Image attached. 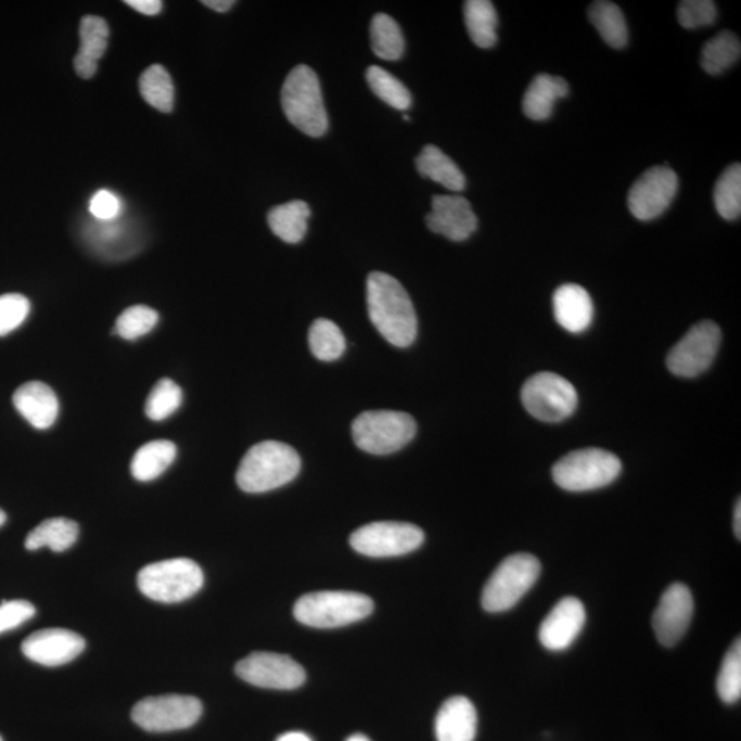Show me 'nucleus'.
I'll list each match as a JSON object with an SVG mask.
<instances>
[{
  "label": "nucleus",
  "instance_id": "1",
  "mask_svg": "<svg viewBox=\"0 0 741 741\" xmlns=\"http://www.w3.org/2000/svg\"><path fill=\"white\" fill-rule=\"evenodd\" d=\"M368 315L388 344L407 347L417 340L418 319L406 289L391 274L372 272L367 281Z\"/></svg>",
  "mask_w": 741,
  "mask_h": 741
},
{
  "label": "nucleus",
  "instance_id": "2",
  "mask_svg": "<svg viewBox=\"0 0 741 741\" xmlns=\"http://www.w3.org/2000/svg\"><path fill=\"white\" fill-rule=\"evenodd\" d=\"M301 470L297 450L288 444L264 442L243 456L237 484L246 494H266L292 482Z\"/></svg>",
  "mask_w": 741,
  "mask_h": 741
},
{
  "label": "nucleus",
  "instance_id": "3",
  "mask_svg": "<svg viewBox=\"0 0 741 741\" xmlns=\"http://www.w3.org/2000/svg\"><path fill=\"white\" fill-rule=\"evenodd\" d=\"M282 107L288 120L308 137H323L329 129L318 75L307 65L295 66L282 88Z\"/></svg>",
  "mask_w": 741,
  "mask_h": 741
},
{
  "label": "nucleus",
  "instance_id": "4",
  "mask_svg": "<svg viewBox=\"0 0 741 741\" xmlns=\"http://www.w3.org/2000/svg\"><path fill=\"white\" fill-rule=\"evenodd\" d=\"M374 611L368 596L345 590H321L303 596L294 605L295 619L310 628H341L367 618Z\"/></svg>",
  "mask_w": 741,
  "mask_h": 741
},
{
  "label": "nucleus",
  "instance_id": "5",
  "mask_svg": "<svg viewBox=\"0 0 741 741\" xmlns=\"http://www.w3.org/2000/svg\"><path fill=\"white\" fill-rule=\"evenodd\" d=\"M138 587L146 598L159 603H180L204 587V573L188 558L149 564L138 574Z\"/></svg>",
  "mask_w": 741,
  "mask_h": 741
},
{
  "label": "nucleus",
  "instance_id": "6",
  "mask_svg": "<svg viewBox=\"0 0 741 741\" xmlns=\"http://www.w3.org/2000/svg\"><path fill=\"white\" fill-rule=\"evenodd\" d=\"M622 463L615 455L599 448L574 450L553 465L552 476L558 486L568 491H589L604 488L618 478Z\"/></svg>",
  "mask_w": 741,
  "mask_h": 741
},
{
  "label": "nucleus",
  "instance_id": "7",
  "mask_svg": "<svg viewBox=\"0 0 741 741\" xmlns=\"http://www.w3.org/2000/svg\"><path fill=\"white\" fill-rule=\"evenodd\" d=\"M541 564L536 557L516 553L508 557L491 574L482 593V608L488 613H502L514 608L540 577Z\"/></svg>",
  "mask_w": 741,
  "mask_h": 741
},
{
  "label": "nucleus",
  "instance_id": "8",
  "mask_svg": "<svg viewBox=\"0 0 741 741\" xmlns=\"http://www.w3.org/2000/svg\"><path fill=\"white\" fill-rule=\"evenodd\" d=\"M417 434V422L406 412L367 411L355 419L352 435L357 448L371 455H391Z\"/></svg>",
  "mask_w": 741,
  "mask_h": 741
},
{
  "label": "nucleus",
  "instance_id": "9",
  "mask_svg": "<svg viewBox=\"0 0 741 741\" xmlns=\"http://www.w3.org/2000/svg\"><path fill=\"white\" fill-rule=\"evenodd\" d=\"M521 397L526 411L546 423L564 421L578 406L577 391L572 382L553 372H540L528 378Z\"/></svg>",
  "mask_w": 741,
  "mask_h": 741
},
{
  "label": "nucleus",
  "instance_id": "10",
  "mask_svg": "<svg viewBox=\"0 0 741 741\" xmlns=\"http://www.w3.org/2000/svg\"><path fill=\"white\" fill-rule=\"evenodd\" d=\"M202 715V703L194 697L164 694L135 704L131 717L148 732H174L193 727Z\"/></svg>",
  "mask_w": 741,
  "mask_h": 741
},
{
  "label": "nucleus",
  "instance_id": "11",
  "mask_svg": "<svg viewBox=\"0 0 741 741\" xmlns=\"http://www.w3.org/2000/svg\"><path fill=\"white\" fill-rule=\"evenodd\" d=\"M424 533L412 523L374 522L350 536L356 552L370 558L401 557L422 546Z\"/></svg>",
  "mask_w": 741,
  "mask_h": 741
},
{
  "label": "nucleus",
  "instance_id": "12",
  "mask_svg": "<svg viewBox=\"0 0 741 741\" xmlns=\"http://www.w3.org/2000/svg\"><path fill=\"white\" fill-rule=\"evenodd\" d=\"M721 338V330L713 321L694 324L668 354V371L681 378L703 374L713 365Z\"/></svg>",
  "mask_w": 741,
  "mask_h": 741
},
{
  "label": "nucleus",
  "instance_id": "13",
  "mask_svg": "<svg viewBox=\"0 0 741 741\" xmlns=\"http://www.w3.org/2000/svg\"><path fill=\"white\" fill-rule=\"evenodd\" d=\"M235 673L254 687L289 691L305 682L304 667L288 655L253 652L238 662Z\"/></svg>",
  "mask_w": 741,
  "mask_h": 741
},
{
  "label": "nucleus",
  "instance_id": "14",
  "mask_svg": "<svg viewBox=\"0 0 741 741\" xmlns=\"http://www.w3.org/2000/svg\"><path fill=\"white\" fill-rule=\"evenodd\" d=\"M678 190V176L667 167H654L631 186L628 206L631 215L641 221L660 217L670 206Z\"/></svg>",
  "mask_w": 741,
  "mask_h": 741
},
{
  "label": "nucleus",
  "instance_id": "15",
  "mask_svg": "<svg viewBox=\"0 0 741 741\" xmlns=\"http://www.w3.org/2000/svg\"><path fill=\"white\" fill-rule=\"evenodd\" d=\"M693 615V598L687 585L676 583L662 595L652 616L656 639L665 647H675L687 634Z\"/></svg>",
  "mask_w": 741,
  "mask_h": 741
},
{
  "label": "nucleus",
  "instance_id": "16",
  "mask_svg": "<svg viewBox=\"0 0 741 741\" xmlns=\"http://www.w3.org/2000/svg\"><path fill=\"white\" fill-rule=\"evenodd\" d=\"M85 648V639L75 631L44 629L27 637L21 651L29 661L41 666L56 667L76 660Z\"/></svg>",
  "mask_w": 741,
  "mask_h": 741
},
{
  "label": "nucleus",
  "instance_id": "17",
  "mask_svg": "<svg viewBox=\"0 0 741 741\" xmlns=\"http://www.w3.org/2000/svg\"><path fill=\"white\" fill-rule=\"evenodd\" d=\"M426 225L435 234L444 235L449 241L463 242L474 234L478 219L463 196L435 195Z\"/></svg>",
  "mask_w": 741,
  "mask_h": 741
},
{
  "label": "nucleus",
  "instance_id": "18",
  "mask_svg": "<svg viewBox=\"0 0 741 741\" xmlns=\"http://www.w3.org/2000/svg\"><path fill=\"white\" fill-rule=\"evenodd\" d=\"M587 621V613L582 600L564 598L551 610L544 619L538 639L549 651H563L572 647L582 634Z\"/></svg>",
  "mask_w": 741,
  "mask_h": 741
},
{
  "label": "nucleus",
  "instance_id": "19",
  "mask_svg": "<svg viewBox=\"0 0 741 741\" xmlns=\"http://www.w3.org/2000/svg\"><path fill=\"white\" fill-rule=\"evenodd\" d=\"M13 404L21 417L27 419L35 429H49L59 418V398L53 388L43 382H28L18 387L14 393Z\"/></svg>",
  "mask_w": 741,
  "mask_h": 741
},
{
  "label": "nucleus",
  "instance_id": "20",
  "mask_svg": "<svg viewBox=\"0 0 741 741\" xmlns=\"http://www.w3.org/2000/svg\"><path fill=\"white\" fill-rule=\"evenodd\" d=\"M553 314L568 333L582 334L593 321V301L578 284H563L553 294Z\"/></svg>",
  "mask_w": 741,
  "mask_h": 741
},
{
  "label": "nucleus",
  "instance_id": "21",
  "mask_svg": "<svg viewBox=\"0 0 741 741\" xmlns=\"http://www.w3.org/2000/svg\"><path fill=\"white\" fill-rule=\"evenodd\" d=\"M478 717L473 702L464 697L448 699L435 718L438 741H474Z\"/></svg>",
  "mask_w": 741,
  "mask_h": 741
},
{
  "label": "nucleus",
  "instance_id": "22",
  "mask_svg": "<svg viewBox=\"0 0 741 741\" xmlns=\"http://www.w3.org/2000/svg\"><path fill=\"white\" fill-rule=\"evenodd\" d=\"M567 81L562 77L538 75L523 98V112L535 122L551 117L554 103L568 95Z\"/></svg>",
  "mask_w": 741,
  "mask_h": 741
},
{
  "label": "nucleus",
  "instance_id": "23",
  "mask_svg": "<svg viewBox=\"0 0 741 741\" xmlns=\"http://www.w3.org/2000/svg\"><path fill=\"white\" fill-rule=\"evenodd\" d=\"M309 217L307 202L292 201L274 206L268 214V225L274 235L290 245H295L307 235Z\"/></svg>",
  "mask_w": 741,
  "mask_h": 741
},
{
  "label": "nucleus",
  "instance_id": "24",
  "mask_svg": "<svg viewBox=\"0 0 741 741\" xmlns=\"http://www.w3.org/2000/svg\"><path fill=\"white\" fill-rule=\"evenodd\" d=\"M417 168L423 178L432 179L455 193L465 188V178L458 165L442 149L433 144L423 148L421 154L418 155Z\"/></svg>",
  "mask_w": 741,
  "mask_h": 741
},
{
  "label": "nucleus",
  "instance_id": "25",
  "mask_svg": "<svg viewBox=\"0 0 741 741\" xmlns=\"http://www.w3.org/2000/svg\"><path fill=\"white\" fill-rule=\"evenodd\" d=\"M79 537V525L75 521L66 518H51L41 522L29 533L25 547L29 551H36L48 547L54 552H64L77 541Z\"/></svg>",
  "mask_w": 741,
  "mask_h": 741
},
{
  "label": "nucleus",
  "instance_id": "26",
  "mask_svg": "<svg viewBox=\"0 0 741 741\" xmlns=\"http://www.w3.org/2000/svg\"><path fill=\"white\" fill-rule=\"evenodd\" d=\"M176 445L165 439L143 445L135 453L131 463V473L135 480L149 482L158 478L176 459Z\"/></svg>",
  "mask_w": 741,
  "mask_h": 741
},
{
  "label": "nucleus",
  "instance_id": "27",
  "mask_svg": "<svg viewBox=\"0 0 741 741\" xmlns=\"http://www.w3.org/2000/svg\"><path fill=\"white\" fill-rule=\"evenodd\" d=\"M465 27L471 40L480 49H491L497 43V13L489 0H469L464 3Z\"/></svg>",
  "mask_w": 741,
  "mask_h": 741
},
{
  "label": "nucleus",
  "instance_id": "28",
  "mask_svg": "<svg viewBox=\"0 0 741 741\" xmlns=\"http://www.w3.org/2000/svg\"><path fill=\"white\" fill-rule=\"evenodd\" d=\"M588 17L610 48L624 49L628 44V25L624 13L615 3L600 0L590 4Z\"/></svg>",
  "mask_w": 741,
  "mask_h": 741
},
{
  "label": "nucleus",
  "instance_id": "29",
  "mask_svg": "<svg viewBox=\"0 0 741 741\" xmlns=\"http://www.w3.org/2000/svg\"><path fill=\"white\" fill-rule=\"evenodd\" d=\"M740 55L741 44L738 36L724 30L704 44L702 67L708 75H721L739 61Z\"/></svg>",
  "mask_w": 741,
  "mask_h": 741
},
{
  "label": "nucleus",
  "instance_id": "30",
  "mask_svg": "<svg viewBox=\"0 0 741 741\" xmlns=\"http://www.w3.org/2000/svg\"><path fill=\"white\" fill-rule=\"evenodd\" d=\"M372 51L378 59L385 61L400 60L406 49V41L400 25L387 14H376L372 18L371 28Z\"/></svg>",
  "mask_w": 741,
  "mask_h": 741
},
{
  "label": "nucleus",
  "instance_id": "31",
  "mask_svg": "<svg viewBox=\"0 0 741 741\" xmlns=\"http://www.w3.org/2000/svg\"><path fill=\"white\" fill-rule=\"evenodd\" d=\"M139 88L143 100L150 106L163 113L174 111L175 88L168 71L164 66L153 65L143 72Z\"/></svg>",
  "mask_w": 741,
  "mask_h": 741
},
{
  "label": "nucleus",
  "instance_id": "32",
  "mask_svg": "<svg viewBox=\"0 0 741 741\" xmlns=\"http://www.w3.org/2000/svg\"><path fill=\"white\" fill-rule=\"evenodd\" d=\"M309 347L316 359L338 360L346 349V341L338 325L329 319H318L309 330Z\"/></svg>",
  "mask_w": 741,
  "mask_h": 741
},
{
  "label": "nucleus",
  "instance_id": "33",
  "mask_svg": "<svg viewBox=\"0 0 741 741\" xmlns=\"http://www.w3.org/2000/svg\"><path fill=\"white\" fill-rule=\"evenodd\" d=\"M714 204L725 220L739 219L741 214V167L730 165L719 176L714 189Z\"/></svg>",
  "mask_w": 741,
  "mask_h": 741
},
{
  "label": "nucleus",
  "instance_id": "34",
  "mask_svg": "<svg viewBox=\"0 0 741 741\" xmlns=\"http://www.w3.org/2000/svg\"><path fill=\"white\" fill-rule=\"evenodd\" d=\"M366 79L372 92L388 106L397 111H408L411 107V92L397 77L388 74L381 66L368 67Z\"/></svg>",
  "mask_w": 741,
  "mask_h": 741
},
{
  "label": "nucleus",
  "instance_id": "35",
  "mask_svg": "<svg viewBox=\"0 0 741 741\" xmlns=\"http://www.w3.org/2000/svg\"><path fill=\"white\" fill-rule=\"evenodd\" d=\"M183 401V392L174 381L161 380L150 392L146 401V414L154 422L165 421L178 411Z\"/></svg>",
  "mask_w": 741,
  "mask_h": 741
},
{
  "label": "nucleus",
  "instance_id": "36",
  "mask_svg": "<svg viewBox=\"0 0 741 741\" xmlns=\"http://www.w3.org/2000/svg\"><path fill=\"white\" fill-rule=\"evenodd\" d=\"M717 691L724 703L733 704L741 697V644L733 642L723 661L717 680Z\"/></svg>",
  "mask_w": 741,
  "mask_h": 741
},
{
  "label": "nucleus",
  "instance_id": "37",
  "mask_svg": "<svg viewBox=\"0 0 741 741\" xmlns=\"http://www.w3.org/2000/svg\"><path fill=\"white\" fill-rule=\"evenodd\" d=\"M108 27L105 20L98 15H86L80 23L79 55L91 61H100L106 53Z\"/></svg>",
  "mask_w": 741,
  "mask_h": 741
},
{
  "label": "nucleus",
  "instance_id": "38",
  "mask_svg": "<svg viewBox=\"0 0 741 741\" xmlns=\"http://www.w3.org/2000/svg\"><path fill=\"white\" fill-rule=\"evenodd\" d=\"M158 323V314L146 305H135L124 310L116 321V334L127 341L141 338Z\"/></svg>",
  "mask_w": 741,
  "mask_h": 741
},
{
  "label": "nucleus",
  "instance_id": "39",
  "mask_svg": "<svg viewBox=\"0 0 741 741\" xmlns=\"http://www.w3.org/2000/svg\"><path fill=\"white\" fill-rule=\"evenodd\" d=\"M30 304L21 294L0 295V336L12 333L28 318Z\"/></svg>",
  "mask_w": 741,
  "mask_h": 741
},
{
  "label": "nucleus",
  "instance_id": "40",
  "mask_svg": "<svg viewBox=\"0 0 741 741\" xmlns=\"http://www.w3.org/2000/svg\"><path fill=\"white\" fill-rule=\"evenodd\" d=\"M677 18L687 29L708 27L717 20V8L710 0H683L678 4Z\"/></svg>",
  "mask_w": 741,
  "mask_h": 741
},
{
  "label": "nucleus",
  "instance_id": "41",
  "mask_svg": "<svg viewBox=\"0 0 741 741\" xmlns=\"http://www.w3.org/2000/svg\"><path fill=\"white\" fill-rule=\"evenodd\" d=\"M35 614V605L29 601L3 600L0 603V634L18 628L25 622L33 619Z\"/></svg>",
  "mask_w": 741,
  "mask_h": 741
},
{
  "label": "nucleus",
  "instance_id": "42",
  "mask_svg": "<svg viewBox=\"0 0 741 741\" xmlns=\"http://www.w3.org/2000/svg\"><path fill=\"white\" fill-rule=\"evenodd\" d=\"M123 209V204L120 199L112 191L101 190L92 196L90 202L91 215L95 217L97 220H114L118 219Z\"/></svg>",
  "mask_w": 741,
  "mask_h": 741
},
{
  "label": "nucleus",
  "instance_id": "43",
  "mask_svg": "<svg viewBox=\"0 0 741 741\" xmlns=\"http://www.w3.org/2000/svg\"><path fill=\"white\" fill-rule=\"evenodd\" d=\"M126 3L144 15H157L163 10V2L159 0H127Z\"/></svg>",
  "mask_w": 741,
  "mask_h": 741
},
{
  "label": "nucleus",
  "instance_id": "44",
  "mask_svg": "<svg viewBox=\"0 0 741 741\" xmlns=\"http://www.w3.org/2000/svg\"><path fill=\"white\" fill-rule=\"evenodd\" d=\"M74 64L77 75L82 79H91L97 74L98 62L88 60L86 56L77 54Z\"/></svg>",
  "mask_w": 741,
  "mask_h": 741
},
{
  "label": "nucleus",
  "instance_id": "45",
  "mask_svg": "<svg viewBox=\"0 0 741 741\" xmlns=\"http://www.w3.org/2000/svg\"><path fill=\"white\" fill-rule=\"evenodd\" d=\"M204 7L215 10L217 13H226L234 7V0H204Z\"/></svg>",
  "mask_w": 741,
  "mask_h": 741
},
{
  "label": "nucleus",
  "instance_id": "46",
  "mask_svg": "<svg viewBox=\"0 0 741 741\" xmlns=\"http://www.w3.org/2000/svg\"><path fill=\"white\" fill-rule=\"evenodd\" d=\"M277 741H312L307 733L303 732H289L279 736Z\"/></svg>",
  "mask_w": 741,
  "mask_h": 741
},
{
  "label": "nucleus",
  "instance_id": "47",
  "mask_svg": "<svg viewBox=\"0 0 741 741\" xmlns=\"http://www.w3.org/2000/svg\"><path fill=\"white\" fill-rule=\"evenodd\" d=\"M733 528H734V535L738 537V540L741 538V502L738 500V504L734 507V516H733Z\"/></svg>",
  "mask_w": 741,
  "mask_h": 741
},
{
  "label": "nucleus",
  "instance_id": "48",
  "mask_svg": "<svg viewBox=\"0 0 741 741\" xmlns=\"http://www.w3.org/2000/svg\"><path fill=\"white\" fill-rule=\"evenodd\" d=\"M346 741H371V740L368 739L366 734L356 733V734H352L350 738H347Z\"/></svg>",
  "mask_w": 741,
  "mask_h": 741
},
{
  "label": "nucleus",
  "instance_id": "49",
  "mask_svg": "<svg viewBox=\"0 0 741 741\" xmlns=\"http://www.w3.org/2000/svg\"><path fill=\"white\" fill-rule=\"evenodd\" d=\"M8 516L4 514V511L0 510V526L4 525V522H7Z\"/></svg>",
  "mask_w": 741,
  "mask_h": 741
},
{
  "label": "nucleus",
  "instance_id": "50",
  "mask_svg": "<svg viewBox=\"0 0 741 741\" xmlns=\"http://www.w3.org/2000/svg\"><path fill=\"white\" fill-rule=\"evenodd\" d=\"M0 741H3V739H2V738H0Z\"/></svg>",
  "mask_w": 741,
  "mask_h": 741
}]
</instances>
